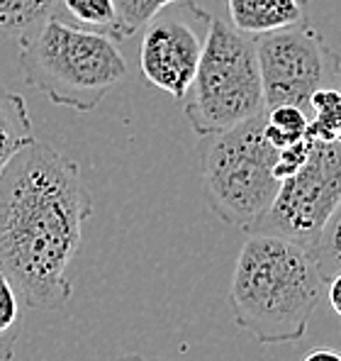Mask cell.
I'll list each match as a JSON object with an SVG mask.
<instances>
[{"label":"cell","instance_id":"obj_1","mask_svg":"<svg viewBox=\"0 0 341 361\" xmlns=\"http://www.w3.org/2000/svg\"><path fill=\"white\" fill-rule=\"evenodd\" d=\"M93 215L81 166L32 140L0 171V271L32 310H56L73 293L71 269Z\"/></svg>","mask_w":341,"mask_h":361},{"label":"cell","instance_id":"obj_2","mask_svg":"<svg viewBox=\"0 0 341 361\" xmlns=\"http://www.w3.org/2000/svg\"><path fill=\"white\" fill-rule=\"evenodd\" d=\"M324 293L327 279L310 249L268 232H249L229 286V305L242 330L261 344L300 342Z\"/></svg>","mask_w":341,"mask_h":361},{"label":"cell","instance_id":"obj_3","mask_svg":"<svg viewBox=\"0 0 341 361\" xmlns=\"http://www.w3.org/2000/svg\"><path fill=\"white\" fill-rule=\"evenodd\" d=\"M25 83L54 105L88 113L127 76V59L103 32L76 27L61 15L20 37Z\"/></svg>","mask_w":341,"mask_h":361},{"label":"cell","instance_id":"obj_4","mask_svg":"<svg viewBox=\"0 0 341 361\" xmlns=\"http://www.w3.org/2000/svg\"><path fill=\"white\" fill-rule=\"evenodd\" d=\"M266 110L229 130L200 137V176L207 208L229 227L252 230L271 208L280 180L278 149L264 132Z\"/></svg>","mask_w":341,"mask_h":361},{"label":"cell","instance_id":"obj_5","mask_svg":"<svg viewBox=\"0 0 341 361\" xmlns=\"http://www.w3.org/2000/svg\"><path fill=\"white\" fill-rule=\"evenodd\" d=\"M180 103L198 137L229 130L264 113L256 37L210 15L198 71Z\"/></svg>","mask_w":341,"mask_h":361},{"label":"cell","instance_id":"obj_6","mask_svg":"<svg viewBox=\"0 0 341 361\" xmlns=\"http://www.w3.org/2000/svg\"><path fill=\"white\" fill-rule=\"evenodd\" d=\"M341 203V145L314 142L310 157L280 180L271 208L249 232H268L312 249Z\"/></svg>","mask_w":341,"mask_h":361},{"label":"cell","instance_id":"obj_7","mask_svg":"<svg viewBox=\"0 0 341 361\" xmlns=\"http://www.w3.org/2000/svg\"><path fill=\"white\" fill-rule=\"evenodd\" d=\"M261 88L266 110L297 105L310 115V98L324 88L329 73L337 78L339 59L310 23L256 37Z\"/></svg>","mask_w":341,"mask_h":361},{"label":"cell","instance_id":"obj_8","mask_svg":"<svg viewBox=\"0 0 341 361\" xmlns=\"http://www.w3.org/2000/svg\"><path fill=\"white\" fill-rule=\"evenodd\" d=\"M210 13L195 5V0H175L159 10L144 25L140 49V68L154 88L183 100L198 71Z\"/></svg>","mask_w":341,"mask_h":361},{"label":"cell","instance_id":"obj_9","mask_svg":"<svg viewBox=\"0 0 341 361\" xmlns=\"http://www.w3.org/2000/svg\"><path fill=\"white\" fill-rule=\"evenodd\" d=\"M305 3L307 0H225L229 25L252 37L305 23Z\"/></svg>","mask_w":341,"mask_h":361},{"label":"cell","instance_id":"obj_10","mask_svg":"<svg viewBox=\"0 0 341 361\" xmlns=\"http://www.w3.org/2000/svg\"><path fill=\"white\" fill-rule=\"evenodd\" d=\"M35 140L27 103L20 93L0 83V171L23 147Z\"/></svg>","mask_w":341,"mask_h":361},{"label":"cell","instance_id":"obj_11","mask_svg":"<svg viewBox=\"0 0 341 361\" xmlns=\"http://www.w3.org/2000/svg\"><path fill=\"white\" fill-rule=\"evenodd\" d=\"M58 10L61 0H0V37L20 39Z\"/></svg>","mask_w":341,"mask_h":361},{"label":"cell","instance_id":"obj_12","mask_svg":"<svg viewBox=\"0 0 341 361\" xmlns=\"http://www.w3.org/2000/svg\"><path fill=\"white\" fill-rule=\"evenodd\" d=\"M307 137L314 142L341 145V88H319L310 98Z\"/></svg>","mask_w":341,"mask_h":361},{"label":"cell","instance_id":"obj_13","mask_svg":"<svg viewBox=\"0 0 341 361\" xmlns=\"http://www.w3.org/2000/svg\"><path fill=\"white\" fill-rule=\"evenodd\" d=\"M61 10H66L68 18L83 27L103 32L115 42H122L115 0H61Z\"/></svg>","mask_w":341,"mask_h":361},{"label":"cell","instance_id":"obj_14","mask_svg":"<svg viewBox=\"0 0 341 361\" xmlns=\"http://www.w3.org/2000/svg\"><path fill=\"white\" fill-rule=\"evenodd\" d=\"M307 125H310V115L297 105H275V108L266 110L264 132L268 142L280 149L292 142L307 137Z\"/></svg>","mask_w":341,"mask_h":361},{"label":"cell","instance_id":"obj_15","mask_svg":"<svg viewBox=\"0 0 341 361\" xmlns=\"http://www.w3.org/2000/svg\"><path fill=\"white\" fill-rule=\"evenodd\" d=\"M23 325V298L13 281L0 271V361L10 359Z\"/></svg>","mask_w":341,"mask_h":361},{"label":"cell","instance_id":"obj_16","mask_svg":"<svg viewBox=\"0 0 341 361\" xmlns=\"http://www.w3.org/2000/svg\"><path fill=\"white\" fill-rule=\"evenodd\" d=\"M310 252L327 281L332 279L337 271H341V203H339V208L334 210V215L329 217L327 227L322 230V235H319V240L314 242V247Z\"/></svg>","mask_w":341,"mask_h":361},{"label":"cell","instance_id":"obj_17","mask_svg":"<svg viewBox=\"0 0 341 361\" xmlns=\"http://www.w3.org/2000/svg\"><path fill=\"white\" fill-rule=\"evenodd\" d=\"M170 3H175V0H115L117 18H120V37L130 39L159 10H163Z\"/></svg>","mask_w":341,"mask_h":361},{"label":"cell","instance_id":"obj_18","mask_svg":"<svg viewBox=\"0 0 341 361\" xmlns=\"http://www.w3.org/2000/svg\"><path fill=\"white\" fill-rule=\"evenodd\" d=\"M312 145H314V140H310V137H302V140L292 142V145L280 147L278 159H275V166H273L275 178L283 180L287 176H292V173L305 164V159L310 157Z\"/></svg>","mask_w":341,"mask_h":361},{"label":"cell","instance_id":"obj_19","mask_svg":"<svg viewBox=\"0 0 341 361\" xmlns=\"http://www.w3.org/2000/svg\"><path fill=\"white\" fill-rule=\"evenodd\" d=\"M324 298L329 300L332 310L341 317V271H337V274L327 281V293H324Z\"/></svg>","mask_w":341,"mask_h":361},{"label":"cell","instance_id":"obj_20","mask_svg":"<svg viewBox=\"0 0 341 361\" xmlns=\"http://www.w3.org/2000/svg\"><path fill=\"white\" fill-rule=\"evenodd\" d=\"M302 361H341V352L332 347H314L302 357Z\"/></svg>","mask_w":341,"mask_h":361},{"label":"cell","instance_id":"obj_21","mask_svg":"<svg viewBox=\"0 0 341 361\" xmlns=\"http://www.w3.org/2000/svg\"><path fill=\"white\" fill-rule=\"evenodd\" d=\"M117 361H151V359H144V357H122Z\"/></svg>","mask_w":341,"mask_h":361},{"label":"cell","instance_id":"obj_22","mask_svg":"<svg viewBox=\"0 0 341 361\" xmlns=\"http://www.w3.org/2000/svg\"><path fill=\"white\" fill-rule=\"evenodd\" d=\"M337 83H339V88H341V59L337 63Z\"/></svg>","mask_w":341,"mask_h":361}]
</instances>
